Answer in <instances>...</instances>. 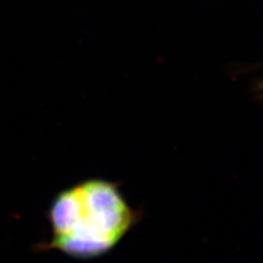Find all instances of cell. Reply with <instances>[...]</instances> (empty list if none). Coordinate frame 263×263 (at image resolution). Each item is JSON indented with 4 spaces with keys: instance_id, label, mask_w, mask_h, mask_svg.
Here are the masks:
<instances>
[{
    "instance_id": "cell-1",
    "label": "cell",
    "mask_w": 263,
    "mask_h": 263,
    "mask_svg": "<svg viewBox=\"0 0 263 263\" xmlns=\"http://www.w3.org/2000/svg\"><path fill=\"white\" fill-rule=\"evenodd\" d=\"M138 219L116 183L87 179L54 199L49 210L50 248L76 258L98 257L119 244Z\"/></svg>"
}]
</instances>
